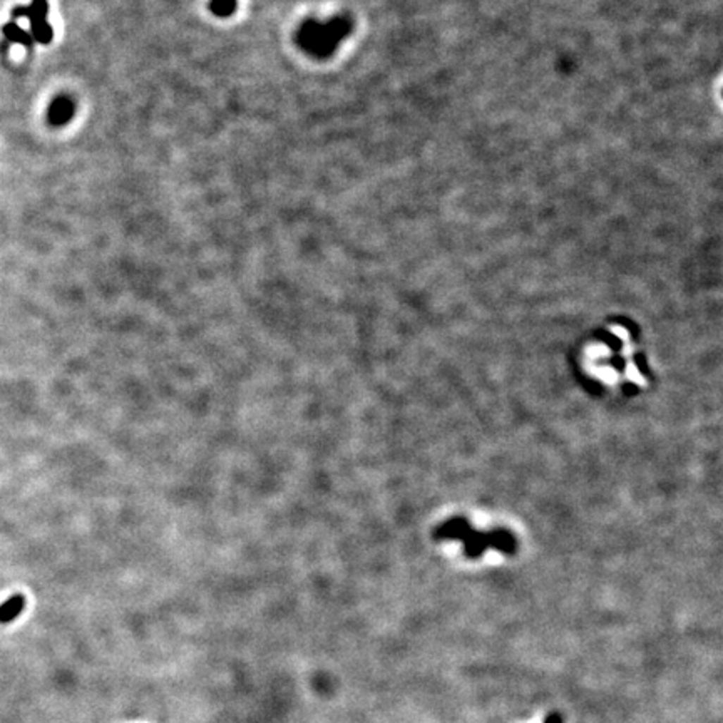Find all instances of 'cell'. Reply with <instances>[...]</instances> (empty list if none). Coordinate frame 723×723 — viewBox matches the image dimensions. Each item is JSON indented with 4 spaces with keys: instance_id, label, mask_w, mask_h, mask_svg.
Segmentation results:
<instances>
[{
    "instance_id": "6da1fadb",
    "label": "cell",
    "mask_w": 723,
    "mask_h": 723,
    "mask_svg": "<svg viewBox=\"0 0 723 723\" xmlns=\"http://www.w3.org/2000/svg\"><path fill=\"white\" fill-rule=\"evenodd\" d=\"M350 25L345 19H333L327 24L316 20H305L297 32V44L310 56L325 59L337 49L338 42L345 37Z\"/></svg>"
},
{
    "instance_id": "7a4b0ae2",
    "label": "cell",
    "mask_w": 723,
    "mask_h": 723,
    "mask_svg": "<svg viewBox=\"0 0 723 723\" xmlns=\"http://www.w3.org/2000/svg\"><path fill=\"white\" fill-rule=\"evenodd\" d=\"M24 16H29L30 20H32V29L34 35L39 42H49L52 39V29L49 27L46 22V13H47V2L46 0H34V4L29 8H22L19 11Z\"/></svg>"
},
{
    "instance_id": "3957f363",
    "label": "cell",
    "mask_w": 723,
    "mask_h": 723,
    "mask_svg": "<svg viewBox=\"0 0 723 723\" xmlns=\"http://www.w3.org/2000/svg\"><path fill=\"white\" fill-rule=\"evenodd\" d=\"M74 102L69 97H59L52 102L51 109H49V121L54 126H62V124L69 123L74 116Z\"/></svg>"
},
{
    "instance_id": "277c9868",
    "label": "cell",
    "mask_w": 723,
    "mask_h": 723,
    "mask_svg": "<svg viewBox=\"0 0 723 723\" xmlns=\"http://www.w3.org/2000/svg\"><path fill=\"white\" fill-rule=\"evenodd\" d=\"M24 606H25V600L22 595H16V596L8 598V600L4 602L2 606H0V623L13 622V619H16L17 616L22 613Z\"/></svg>"
},
{
    "instance_id": "5b68a950",
    "label": "cell",
    "mask_w": 723,
    "mask_h": 723,
    "mask_svg": "<svg viewBox=\"0 0 723 723\" xmlns=\"http://www.w3.org/2000/svg\"><path fill=\"white\" fill-rule=\"evenodd\" d=\"M209 11L216 17H230L236 11V0H211Z\"/></svg>"
},
{
    "instance_id": "8992f818",
    "label": "cell",
    "mask_w": 723,
    "mask_h": 723,
    "mask_svg": "<svg viewBox=\"0 0 723 723\" xmlns=\"http://www.w3.org/2000/svg\"><path fill=\"white\" fill-rule=\"evenodd\" d=\"M544 723H562V717L557 712H552L544 718Z\"/></svg>"
}]
</instances>
